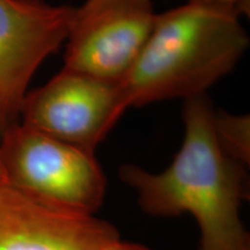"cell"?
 Masks as SVG:
<instances>
[{
  "label": "cell",
  "mask_w": 250,
  "mask_h": 250,
  "mask_svg": "<svg viewBox=\"0 0 250 250\" xmlns=\"http://www.w3.org/2000/svg\"><path fill=\"white\" fill-rule=\"evenodd\" d=\"M214 109L206 95L186 100L184 138L160 173L123 165L120 177L137 192L140 208L154 217L191 214L198 225V250H250L241 206L248 199V166L220 147L213 132Z\"/></svg>",
  "instance_id": "cell-1"
},
{
  "label": "cell",
  "mask_w": 250,
  "mask_h": 250,
  "mask_svg": "<svg viewBox=\"0 0 250 250\" xmlns=\"http://www.w3.org/2000/svg\"><path fill=\"white\" fill-rule=\"evenodd\" d=\"M240 17L234 8L203 2L156 13L145 45L121 81L129 107L206 95L248 49Z\"/></svg>",
  "instance_id": "cell-2"
},
{
  "label": "cell",
  "mask_w": 250,
  "mask_h": 250,
  "mask_svg": "<svg viewBox=\"0 0 250 250\" xmlns=\"http://www.w3.org/2000/svg\"><path fill=\"white\" fill-rule=\"evenodd\" d=\"M6 184L71 212L95 215L107 179L95 151L14 124L0 137Z\"/></svg>",
  "instance_id": "cell-3"
},
{
  "label": "cell",
  "mask_w": 250,
  "mask_h": 250,
  "mask_svg": "<svg viewBox=\"0 0 250 250\" xmlns=\"http://www.w3.org/2000/svg\"><path fill=\"white\" fill-rule=\"evenodd\" d=\"M129 108L121 83L62 66L44 85L28 92L20 123L95 151Z\"/></svg>",
  "instance_id": "cell-4"
},
{
  "label": "cell",
  "mask_w": 250,
  "mask_h": 250,
  "mask_svg": "<svg viewBox=\"0 0 250 250\" xmlns=\"http://www.w3.org/2000/svg\"><path fill=\"white\" fill-rule=\"evenodd\" d=\"M152 0H85L74 7L64 67L121 83L154 24Z\"/></svg>",
  "instance_id": "cell-5"
},
{
  "label": "cell",
  "mask_w": 250,
  "mask_h": 250,
  "mask_svg": "<svg viewBox=\"0 0 250 250\" xmlns=\"http://www.w3.org/2000/svg\"><path fill=\"white\" fill-rule=\"evenodd\" d=\"M74 7L0 0V137L20 122L33 77L66 41Z\"/></svg>",
  "instance_id": "cell-6"
},
{
  "label": "cell",
  "mask_w": 250,
  "mask_h": 250,
  "mask_svg": "<svg viewBox=\"0 0 250 250\" xmlns=\"http://www.w3.org/2000/svg\"><path fill=\"white\" fill-rule=\"evenodd\" d=\"M118 239L109 221L0 186V250H102Z\"/></svg>",
  "instance_id": "cell-7"
},
{
  "label": "cell",
  "mask_w": 250,
  "mask_h": 250,
  "mask_svg": "<svg viewBox=\"0 0 250 250\" xmlns=\"http://www.w3.org/2000/svg\"><path fill=\"white\" fill-rule=\"evenodd\" d=\"M213 132L220 147L227 155L241 164H250V116L214 110Z\"/></svg>",
  "instance_id": "cell-8"
},
{
  "label": "cell",
  "mask_w": 250,
  "mask_h": 250,
  "mask_svg": "<svg viewBox=\"0 0 250 250\" xmlns=\"http://www.w3.org/2000/svg\"><path fill=\"white\" fill-rule=\"evenodd\" d=\"M187 2H203V4L223 5L234 8L240 14H249L250 0H186Z\"/></svg>",
  "instance_id": "cell-9"
},
{
  "label": "cell",
  "mask_w": 250,
  "mask_h": 250,
  "mask_svg": "<svg viewBox=\"0 0 250 250\" xmlns=\"http://www.w3.org/2000/svg\"><path fill=\"white\" fill-rule=\"evenodd\" d=\"M102 250H151V249L143 245H139V243L124 242V241H121V239H118L116 241L109 243V245L105 246Z\"/></svg>",
  "instance_id": "cell-10"
},
{
  "label": "cell",
  "mask_w": 250,
  "mask_h": 250,
  "mask_svg": "<svg viewBox=\"0 0 250 250\" xmlns=\"http://www.w3.org/2000/svg\"><path fill=\"white\" fill-rule=\"evenodd\" d=\"M2 184H6V175L4 167H2L1 159H0V186H2Z\"/></svg>",
  "instance_id": "cell-11"
},
{
  "label": "cell",
  "mask_w": 250,
  "mask_h": 250,
  "mask_svg": "<svg viewBox=\"0 0 250 250\" xmlns=\"http://www.w3.org/2000/svg\"><path fill=\"white\" fill-rule=\"evenodd\" d=\"M26 1H43V0H26Z\"/></svg>",
  "instance_id": "cell-12"
}]
</instances>
